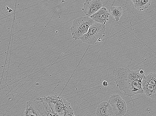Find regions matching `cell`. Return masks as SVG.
I'll list each match as a JSON object with an SVG mask.
<instances>
[{"mask_svg": "<svg viewBox=\"0 0 156 116\" xmlns=\"http://www.w3.org/2000/svg\"><path fill=\"white\" fill-rule=\"evenodd\" d=\"M102 85L104 87H107L108 86V83L106 81H104L102 83Z\"/></svg>", "mask_w": 156, "mask_h": 116, "instance_id": "obj_15", "label": "cell"}, {"mask_svg": "<svg viewBox=\"0 0 156 116\" xmlns=\"http://www.w3.org/2000/svg\"><path fill=\"white\" fill-rule=\"evenodd\" d=\"M142 86L144 93L148 97L152 99H156V87L142 82Z\"/></svg>", "mask_w": 156, "mask_h": 116, "instance_id": "obj_10", "label": "cell"}, {"mask_svg": "<svg viewBox=\"0 0 156 116\" xmlns=\"http://www.w3.org/2000/svg\"><path fill=\"white\" fill-rule=\"evenodd\" d=\"M30 103L37 116H58L54 113L43 98H39Z\"/></svg>", "mask_w": 156, "mask_h": 116, "instance_id": "obj_5", "label": "cell"}, {"mask_svg": "<svg viewBox=\"0 0 156 116\" xmlns=\"http://www.w3.org/2000/svg\"><path fill=\"white\" fill-rule=\"evenodd\" d=\"M112 110L116 116H123L126 113L127 106L125 101L118 94H114L109 99Z\"/></svg>", "mask_w": 156, "mask_h": 116, "instance_id": "obj_6", "label": "cell"}, {"mask_svg": "<svg viewBox=\"0 0 156 116\" xmlns=\"http://www.w3.org/2000/svg\"><path fill=\"white\" fill-rule=\"evenodd\" d=\"M72 116H75L74 115V114Z\"/></svg>", "mask_w": 156, "mask_h": 116, "instance_id": "obj_17", "label": "cell"}, {"mask_svg": "<svg viewBox=\"0 0 156 116\" xmlns=\"http://www.w3.org/2000/svg\"><path fill=\"white\" fill-rule=\"evenodd\" d=\"M43 98L54 113L57 115L65 116L74 114L71 104L63 97L53 95L45 96Z\"/></svg>", "mask_w": 156, "mask_h": 116, "instance_id": "obj_2", "label": "cell"}, {"mask_svg": "<svg viewBox=\"0 0 156 116\" xmlns=\"http://www.w3.org/2000/svg\"><path fill=\"white\" fill-rule=\"evenodd\" d=\"M90 17L95 22L105 25L109 19L110 13L106 8L103 7Z\"/></svg>", "mask_w": 156, "mask_h": 116, "instance_id": "obj_8", "label": "cell"}, {"mask_svg": "<svg viewBox=\"0 0 156 116\" xmlns=\"http://www.w3.org/2000/svg\"><path fill=\"white\" fill-rule=\"evenodd\" d=\"M106 28L105 25L94 22L89 28L87 34L81 38L83 43L89 45H94L102 41L105 37Z\"/></svg>", "mask_w": 156, "mask_h": 116, "instance_id": "obj_3", "label": "cell"}, {"mask_svg": "<svg viewBox=\"0 0 156 116\" xmlns=\"http://www.w3.org/2000/svg\"><path fill=\"white\" fill-rule=\"evenodd\" d=\"M24 116H37L32 107L30 101H28L27 103Z\"/></svg>", "mask_w": 156, "mask_h": 116, "instance_id": "obj_14", "label": "cell"}, {"mask_svg": "<svg viewBox=\"0 0 156 116\" xmlns=\"http://www.w3.org/2000/svg\"><path fill=\"white\" fill-rule=\"evenodd\" d=\"M142 82L156 87V73H151L144 75Z\"/></svg>", "mask_w": 156, "mask_h": 116, "instance_id": "obj_13", "label": "cell"}, {"mask_svg": "<svg viewBox=\"0 0 156 116\" xmlns=\"http://www.w3.org/2000/svg\"><path fill=\"white\" fill-rule=\"evenodd\" d=\"M134 7L140 11L147 10L150 6L151 1L150 0H132Z\"/></svg>", "mask_w": 156, "mask_h": 116, "instance_id": "obj_11", "label": "cell"}, {"mask_svg": "<svg viewBox=\"0 0 156 116\" xmlns=\"http://www.w3.org/2000/svg\"><path fill=\"white\" fill-rule=\"evenodd\" d=\"M102 6L100 0H86L82 11L86 16L90 17L102 8Z\"/></svg>", "mask_w": 156, "mask_h": 116, "instance_id": "obj_7", "label": "cell"}, {"mask_svg": "<svg viewBox=\"0 0 156 116\" xmlns=\"http://www.w3.org/2000/svg\"><path fill=\"white\" fill-rule=\"evenodd\" d=\"M111 16L113 17L115 21H118L122 16V9L121 6H113L110 8Z\"/></svg>", "mask_w": 156, "mask_h": 116, "instance_id": "obj_12", "label": "cell"}, {"mask_svg": "<svg viewBox=\"0 0 156 116\" xmlns=\"http://www.w3.org/2000/svg\"><path fill=\"white\" fill-rule=\"evenodd\" d=\"M72 115H66V116H72Z\"/></svg>", "mask_w": 156, "mask_h": 116, "instance_id": "obj_16", "label": "cell"}, {"mask_svg": "<svg viewBox=\"0 0 156 116\" xmlns=\"http://www.w3.org/2000/svg\"><path fill=\"white\" fill-rule=\"evenodd\" d=\"M96 116H116L108 102L101 103L98 107L96 111Z\"/></svg>", "mask_w": 156, "mask_h": 116, "instance_id": "obj_9", "label": "cell"}, {"mask_svg": "<svg viewBox=\"0 0 156 116\" xmlns=\"http://www.w3.org/2000/svg\"><path fill=\"white\" fill-rule=\"evenodd\" d=\"M94 22L91 18L87 16L81 17L74 20L71 28L73 38L75 40L80 39L87 33Z\"/></svg>", "mask_w": 156, "mask_h": 116, "instance_id": "obj_4", "label": "cell"}, {"mask_svg": "<svg viewBox=\"0 0 156 116\" xmlns=\"http://www.w3.org/2000/svg\"><path fill=\"white\" fill-rule=\"evenodd\" d=\"M140 69L137 70L120 67L116 68L113 74L115 84L125 96L131 97L144 93L142 82L144 74H141Z\"/></svg>", "mask_w": 156, "mask_h": 116, "instance_id": "obj_1", "label": "cell"}]
</instances>
